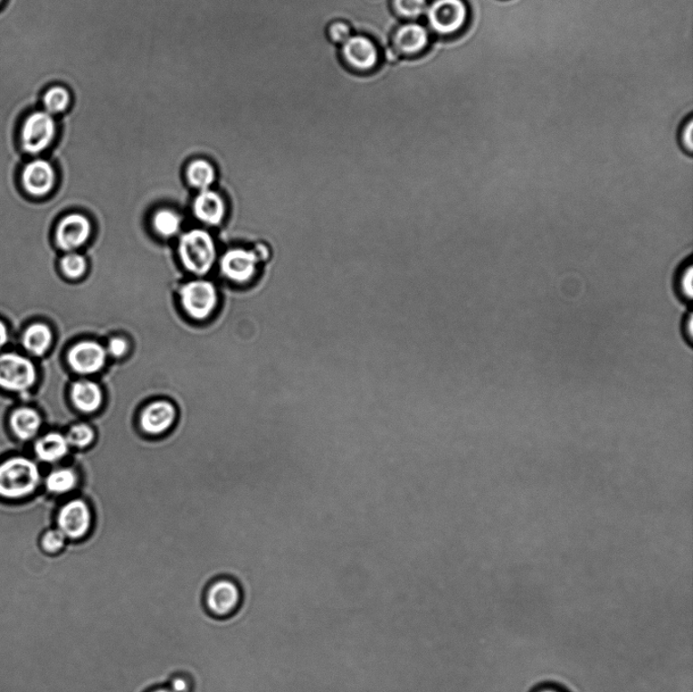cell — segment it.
Wrapping results in <instances>:
<instances>
[{
	"label": "cell",
	"instance_id": "836d02e7",
	"mask_svg": "<svg viewBox=\"0 0 693 692\" xmlns=\"http://www.w3.org/2000/svg\"><path fill=\"white\" fill-rule=\"evenodd\" d=\"M686 328H684V333H686L688 343H691L692 341V336H693V317L691 314H689L686 318Z\"/></svg>",
	"mask_w": 693,
	"mask_h": 692
},
{
	"label": "cell",
	"instance_id": "d4e9b609",
	"mask_svg": "<svg viewBox=\"0 0 693 692\" xmlns=\"http://www.w3.org/2000/svg\"><path fill=\"white\" fill-rule=\"evenodd\" d=\"M154 226L156 231L164 237L175 235L180 227V219L176 213L170 211H162L155 216Z\"/></svg>",
	"mask_w": 693,
	"mask_h": 692
},
{
	"label": "cell",
	"instance_id": "7c38bea8",
	"mask_svg": "<svg viewBox=\"0 0 693 692\" xmlns=\"http://www.w3.org/2000/svg\"><path fill=\"white\" fill-rule=\"evenodd\" d=\"M55 180L53 166L42 158L28 163L22 173L24 189L32 196L47 195L54 187Z\"/></svg>",
	"mask_w": 693,
	"mask_h": 692
},
{
	"label": "cell",
	"instance_id": "cb8c5ba5",
	"mask_svg": "<svg viewBox=\"0 0 693 692\" xmlns=\"http://www.w3.org/2000/svg\"><path fill=\"white\" fill-rule=\"evenodd\" d=\"M187 175L190 185L202 190L210 187L214 180L213 166L204 160L192 163L189 166Z\"/></svg>",
	"mask_w": 693,
	"mask_h": 692
},
{
	"label": "cell",
	"instance_id": "2e32d148",
	"mask_svg": "<svg viewBox=\"0 0 693 692\" xmlns=\"http://www.w3.org/2000/svg\"><path fill=\"white\" fill-rule=\"evenodd\" d=\"M10 424L16 438L21 441H30L34 439L39 432L42 419L33 408L21 407L12 413Z\"/></svg>",
	"mask_w": 693,
	"mask_h": 692
},
{
	"label": "cell",
	"instance_id": "5bb4252c",
	"mask_svg": "<svg viewBox=\"0 0 693 692\" xmlns=\"http://www.w3.org/2000/svg\"><path fill=\"white\" fill-rule=\"evenodd\" d=\"M90 233V224L85 216L78 213L64 218L56 231V242L64 251H72L86 243Z\"/></svg>",
	"mask_w": 693,
	"mask_h": 692
},
{
	"label": "cell",
	"instance_id": "3957f363",
	"mask_svg": "<svg viewBox=\"0 0 693 692\" xmlns=\"http://www.w3.org/2000/svg\"><path fill=\"white\" fill-rule=\"evenodd\" d=\"M58 125L55 117L44 110L29 112L21 124L20 144L30 156L44 153L54 143Z\"/></svg>",
	"mask_w": 693,
	"mask_h": 692
},
{
	"label": "cell",
	"instance_id": "5b68a950",
	"mask_svg": "<svg viewBox=\"0 0 693 692\" xmlns=\"http://www.w3.org/2000/svg\"><path fill=\"white\" fill-rule=\"evenodd\" d=\"M179 254L185 268L204 275L211 270L215 260V248L210 233L194 230L181 238Z\"/></svg>",
	"mask_w": 693,
	"mask_h": 692
},
{
	"label": "cell",
	"instance_id": "8fae6325",
	"mask_svg": "<svg viewBox=\"0 0 693 692\" xmlns=\"http://www.w3.org/2000/svg\"><path fill=\"white\" fill-rule=\"evenodd\" d=\"M57 524L66 539L81 540L88 536L91 526L90 507L81 499L71 500L62 508Z\"/></svg>",
	"mask_w": 693,
	"mask_h": 692
},
{
	"label": "cell",
	"instance_id": "ffe728a7",
	"mask_svg": "<svg viewBox=\"0 0 693 692\" xmlns=\"http://www.w3.org/2000/svg\"><path fill=\"white\" fill-rule=\"evenodd\" d=\"M72 103L71 91L63 85L49 87L41 97L42 110L54 117L69 112Z\"/></svg>",
	"mask_w": 693,
	"mask_h": 692
},
{
	"label": "cell",
	"instance_id": "52a82bcc",
	"mask_svg": "<svg viewBox=\"0 0 693 692\" xmlns=\"http://www.w3.org/2000/svg\"><path fill=\"white\" fill-rule=\"evenodd\" d=\"M37 372L28 357L14 353L0 355V388L26 392L34 386Z\"/></svg>",
	"mask_w": 693,
	"mask_h": 692
},
{
	"label": "cell",
	"instance_id": "74e56055",
	"mask_svg": "<svg viewBox=\"0 0 693 692\" xmlns=\"http://www.w3.org/2000/svg\"><path fill=\"white\" fill-rule=\"evenodd\" d=\"M5 3H6V0H0V8H2Z\"/></svg>",
	"mask_w": 693,
	"mask_h": 692
},
{
	"label": "cell",
	"instance_id": "ba28073f",
	"mask_svg": "<svg viewBox=\"0 0 693 692\" xmlns=\"http://www.w3.org/2000/svg\"><path fill=\"white\" fill-rule=\"evenodd\" d=\"M271 255L270 248L264 244L258 245L254 251L231 250L223 257L222 271L232 280L246 282L254 277L259 264L270 261Z\"/></svg>",
	"mask_w": 693,
	"mask_h": 692
},
{
	"label": "cell",
	"instance_id": "4316f807",
	"mask_svg": "<svg viewBox=\"0 0 693 692\" xmlns=\"http://www.w3.org/2000/svg\"><path fill=\"white\" fill-rule=\"evenodd\" d=\"M94 431L87 424H77L71 429L66 436L70 446L83 449L91 444L94 440Z\"/></svg>",
	"mask_w": 693,
	"mask_h": 692
},
{
	"label": "cell",
	"instance_id": "1f68e13d",
	"mask_svg": "<svg viewBox=\"0 0 693 692\" xmlns=\"http://www.w3.org/2000/svg\"><path fill=\"white\" fill-rule=\"evenodd\" d=\"M166 687L173 692H192L194 690V680L185 673H176L166 683Z\"/></svg>",
	"mask_w": 693,
	"mask_h": 692
},
{
	"label": "cell",
	"instance_id": "4dcf8cb0",
	"mask_svg": "<svg viewBox=\"0 0 693 692\" xmlns=\"http://www.w3.org/2000/svg\"><path fill=\"white\" fill-rule=\"evenodd\" d=\"M679 144L682 151L688 155L693 152V116L689 114L681 122L679 128Z\"/></svg>",
	"mask_w": 693,
	"mask_h": 692
},
{
	"label": "cell",
	"instance_id": "8d00e7d4",
	"mask_svg": "<svg viewBox=\"0 0 693 692\" xmlns=\"http://www.w3.org/2000/svg\"><path fill=\"white\" fill-rule=\"evenodd\" d=\"M147 692H173L168 687L162 686V687H157L155 688L149 689Z\"/></svg>",
	"mask_w": 693,
	"mask_h": 692
},
{
	"label": "cell",
	"instance_id": "f1b7e54d",
	"mask_svg": "<svg viewBox=\"0 0 693 692\" xmlns=\"http://www.w3.org/2000/svg\"><path fill=\"white\" fill-rule=\"evenodd\" d=\"M678 291L684 301H691L693 295V268L689 262L680 270L676 280Z\"/></svg>",
	"mask_w": 693,
	"mask_h": 692
},
{
	"label": "cell",
	"instance_id": "4fadbf2b",
	"mask_svg": "<svg viewBox=\"0 0 693 692\" xmlns=\"http://www.w3.org/2000/svg\"><path fill=\"white\" fill-rule=\"evenodd\" d=\"M71 369L81 374H91L101 370L106 363V350L91 341L74 346L68 356Z\"/></svg>",
	"mask_w": 693,
	"mask_h": 692
},
{
	"label": "cell",
	"instance_id": "e575fe53",
	"mask_svg": "<svg viewBox=\"0 0 693 692\" xmlns=\"http://www.w3.org/2000/svg\"><path fill=\"white\" fill-rule=\"evenodd\" d=\"M8 330L6 325L0 321V348L4 347L8 341Z\"/></svg>",
	"mask_w": 693,
	"mask_h": 692
},
{
	"label": "cell",
	"instance_id": "484cf974",
	"mask_svg": "<svg viewBox=\"0 0 693 692\" xmlns=\"http://www.w3.org/2000/svg\"><path fill=\"white\" fill-rule=\"evenodd\" d=\"M66 540L60 529L49 530L41 537L40 545L46 555L55 556L63 552Z\"/></svg>",
	"mask_w": 693,
	"mask_h": 692
},
{
	"label": "cell",
	"instance_id": "d590c367",
	"mask_svg": "<svg viewBox=\"0 0 693 692\" xmlns=\"http://www.w3.org/2000/svg\"><path fill=\"white\" fill-rule=\"evenodd\" d=\"M534 692H564L561 689L555 688L554 687H540L537 690Z\"/></svg>",
	"mask_w": 693,
	"mask_h": 692
},
{
	"label": "cell",
	"instance_id": "d6a6232c",
	"mask_svg": "<svg viewBox=\"0 0 693 692\" xmlns=\"http://www.w3.org/2000/svg\"><path fill=\"white\" fill-rule=\"evenodd\" d=\"M128 348L127 341L122 338H113L108 346V353L114 357H121L127 354Z\"/></svg>",
	"mask_w": 693,
	"mask_h": 692
},
{
	"label": "cell",
	"instance_id": "30bf717a",
	"mask_svg": "<svg viewBox=\"0 0 693 692\" xmlns=\"http://www.w3.org/2000/svg\"><path fill=\"white\" fill-rule=\"evenodd\" d=\"M181 299L186 312L195 319L203 320L210 316L218 303V294L213 283L195 280L181 289Z\"/></svg>",
	"mask_w": 693,
	"mask_h": 692
},
{
	"label": "cell",
	"instance_id": "603a6c76",
	"mask_svg": "<svg viewBox=\"0 0 693 692\" xmlns=\"http://www.w3.org/2000/svg\"><path fill=\"white\" fill-rule=\"evenodd\" d=\"M77 475L71 469L55 470L48 475L45 486L50 493L63 495L70 493L77 486Z\"/></svg>",
	"mask_w": 693,
	"mask_h": 692
},
{
	"label": "cell",
	"instance_id": "8992f818",
	"mask_svg": "<svg viewBox=\"0 0 693 692\" xmlns=\"http://www.w3.org/2000/svg\"><path fill=\"white\" fill-rule=\"evenodd\" d=\"M340 60L349 71L369 74L378 69L380 49L370 37L353 35L341 45Z\"/></svg>",
	"mask_w": 693,
	"mask_h": 692
},
{
	"label": "cell",
	"instance_id": "f35d334b",
	"mask_svg": "<svg viewBox=\"0 0 693 692\" xmlns=\"http://www.w3.org/2000/svg\"><path fill=\"white\" fill-rule=\"evenodd\" d=\"M500 2H508V0H500Z\"/></svg>",
	"mask_w": 693,
	"mask_h": 692
},
{
	"label": "cell",
	"instance_id": "d6986e66",
	"mask_svg": "<svg viewBox=\"0 0 693 692\" xmlns=\"http://www.w3.org/2000/svg\"><path fill=\"white\" fill-rule=\"evenodd\" d=\"M34 449L39 460L54 463L69 453L70 444L62 433L50 432L36 441Z\"/></svg>",
	"mask_w": 693,
	"mask_h": 692
},
{
	"label": "cell",
	"instance_id": "ac0fdd59",
	"mask_svg": "<svg viewBox=\"0 0 693 692\" xmlns=\"http://www.w3.org/2000/svg\"><path fill=\"white\" fill-rule=\"evenodd\" d=\"M195 213L199 221L208 224H219L224 215V204L219 194L203 190L195 199Z\"/></svg>",
	"mask_w": 693,
	"mask_h": 692
},
{
	"label": "cell",
	"instance_id": "6da1fadb",
	"mask_svg": "<svg viewBox=\"0 0 693 692\" xmlns=\"http://www.w3.org/2000/svg\"><path fill=\"white\" fill-rule=\"evenodd\" d=\"M424 15L431 34L451 39L469 28L471 10L466 0H433Z\"/></svg>",
	"mask_w": 693,
	"mask_h": 692
},
{
	"label": "cell",
	"instance_id": "7a4b0ae2",
	"mask_svg": "<svg viewBox=\"0 0 693 692\" xmlns=\"http://www.w3.org/2000/svg\"><path fill=\"white\" fill-rule=\"evenodd\" d=\"M38 465L24 457H13L0 464V497L5 498H26L40 485Z\"/></svg>",
	"mask_w": 693,
	"mask_h": 692
},
{
	"label": "cell",
	"instance_id": "9c48e42d",
	"mask_svg": "<svg viewBox=\"0 0 693 692\" xmlns=\"http://www.w3.org/2000/svg\"><path fill=\"white\" fill-rule=\"evenodd\" d=\"M431 44V33L427 27L415 22H406L392 33L391 49L397 56L415 58L427 52Z\"/></svg>",
	"mask_w": 693,
	"mask_h": 692
},
{
	"label": "cell",
	"instance_id": "44dd1931",
	"mask_svg": "<svg viewBox=\"0 0 693 692\" xmlns=\"http://www.w3.org/2000/svg\"><path fill=\"white\" fill-rule=\"evenodd\" d=\"M22 343L33 355H43L52 343V332L45 324L35 323L24 332Z\"/></svg>",
	"mask_w": 693,
	"mask_h": 692
},
{
	"label": "cell",
	"instance_id": "9a60e30c",
	"mask_svg": "<svg viewBox=\"0 0 693 692\" xmlns=\"http://www.w3.org/2000/svg\"><path fill=\"white\" fill-rule=\"evenodd\" d=\"M175 418L176 411L170 403L157 402L141 413L140 424L149 435H161L172 427Z\"/></svg>",
	"mask_w": 693,
	"mask_h": 692
},
{
	"label": "cell",
	"instance_id": "f546056e",
	"mask_svg": "<svg viewBox=\"0 0 693 692\" xmlns=\"http://www.w3.org/2000/svg\"><path fill=\"white\" fill-rule=\"evenodd\" d=\"M352 36V27L346 22H332L328 28V38L333 44L341 46Z\"/></svg>",
	"mask_w": 693,
	"mask_h": 692
},
{
	"label": "cell",
	"instance_id": "e0dca14e",
	"mask_svg": "<svg viewBox=\"0 0 693 692\" xmlns=\"http://www.w3.org/2000/svg\"><path fill=\"white\" fill-rule=\"evenodd\" d=\"M71 399L75 407L81 412H97L103 402L102 391L94 382L80 381L71 389Z\"/></svg>",
	"mask_w": 693,
	"mask_h": 692
},
{
	"label": "cell",
	"instance_id": "83f0119b",
	"mask_svg": "<svg viewBox=\"0 0 693 692\" xmlns=\"http://www.w3.org/2000/svg\"><path fill=\"white\" fill-rule=\"evenodd\" d=\"M62 269L66 277L70 279H78L85 273V258L79 254L70 253L62 258Z\"/></svg>",
	"mask_w": 693,
	"mask_h": 692
},
{
	"label": "cell",
	"instance_id": "277c9868",
	"mask_svg": "<svg viewBox=\"0 0 693 692\" xmlns=\"http://www.w3.org/2000/svg\"><path fill=\"white\" fill-rule=\"evenodd\" d=\"M243 597V589L238 581L231 577H219L205 588L204 605L215 619L225 620L240 610Z\"/></svg>",
	"mask_w": 693,
	"mask_h": 692
},
{
	"label": "cell",
	"instance_id": "7402d4cb",
	"mask_svg": "<svg viewBox=\"0 0 693 692\" xmlns=\"http://www.w3.org/2000/svg\"><path fill=\"white\" fill-rule=\"evenodd\" d=\"M428 0H391L392 13L398 19L406 22H414L420 19L427 11Z\"/></svg>",
	"mask_w": 693,
	"mask_h": 692
}]
</instances>
